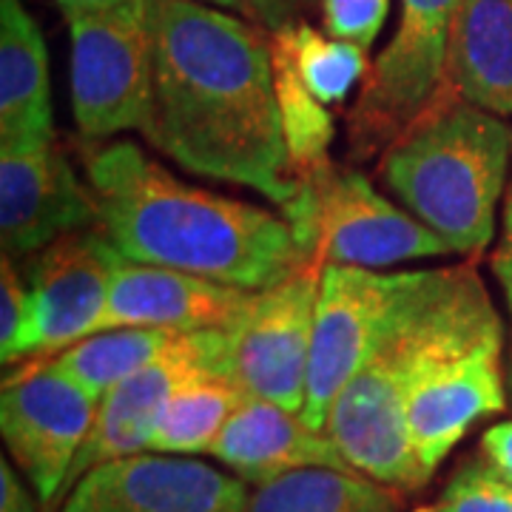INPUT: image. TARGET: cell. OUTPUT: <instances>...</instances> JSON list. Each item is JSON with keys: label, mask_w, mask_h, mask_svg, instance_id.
I'll use <instances>...</instances> for the list:
<instances>
[{"label": "cell", "mask_w": 512, "mask_h": 512, "mask_svg": "<svg viewBox=\"0 0 512 512\" xmlns=\"http://www.w3.org/2000/svg\"><path fill=\"white\" fill-rule=\"evenodd\" d=\"M399 493L362 473L296 470L254 487L245 512H396Z\"/></svg>", "instance_id": "44dd1931"}, {"label": "cell", "mask_w": 512, "mask_h": 512, "mask_svg": "<svg viewBox=\"0 0 512 512\" xmlns=\"http://www.w3.org/2000/svg\"><path fill=\"white\" fill-rule=\"evenodd\" d=\"M507 390H510V399H512V359H510V367H507Z\"/></svg>", "instance_id": "d6a6232c"}, {"label": "cell", "mask_w": 512, "mask_h": 512, "mask_svg": "<svg viewBox=\"0 0 512 512\" xmlns=\"http://www.w3.org/2000/svg\"><path fill=\"white\" fill-rule=\"evenodd\" d=\"M245 399L248 396L237 384H231L217 373L194 376L165 399L154 424L148 453H163V456L211 453L222 427Z\"/></svg>", "instance_id": "ffe728a7"}, {"label": "cell", "mask_w": 512, "mask_h": 512, "mask_svg": "<svg viewBox=\"0 0 512 512\" xmlns=\"http://www.w3.org/2000/svg\"><path fill=\"white\" fill-rule=\"evenodd\" d=\"M174 336L177 333L157 328L103 330L74 342L72 348L60 350L57 356H49V362L100 402L131 373L148 365Z\"/></svg>", "instance_id": "7402d4cb"}, {"label": "cell", "mask_w": 512, "mask_h": 512, "mask_svg": "<svg viewBox=\"0 0 512 512\" xmlns=\"http://www.w3.org/2000/svg\"><path fill=\"white\" fill-rule=\"evenodd\" d=\"M419 512H512V481L473 456L458 464L439 498Z\"/></svg>", "instance_id": "d4e9b609"}, {"label": "cell", "mask_w": 512, "mask_h": 512, "mask_svg": "<svg viewBox=\"0 0 512 512\" xmlns=\"http://www.w3.org/2000/svg\"><path fill=\"white\" fill-rule=\"evenodd\" d=\"M154 32L151 146L205 180L288 208L299 194L279 123L271 37L200 0H148Z\"/></svg>", "instance_id": "6da1fadb"}, {"label": "cell", "mask_w": 512, "mask_h": 512, "mask_svg": "<svg viewBox=\"0 0 512 512\" xmlns=\"http://www.w3.org/2000/svg\"><path fill=\"white\" fill-rule=\"evenodd\" d=\"M72 114L86 140L146 126L154 94V32L148 0L69 20Z\"/></svg>", "instance_id": "ba28073f"}, {"label": "cell", "mask_w": 512, "mask_h": 512, "mask_svg": "<svg viewBox=\"0 0 512 512\" xmlns=\"http://www.w3.org/2000/svg\"><path fill=\"white\" fill-rule=\"evenodd\" d=\"M200 3L217 6V9H225L237 18L248 20L265 35H274L285 26L299 23L302 12L311 6V0H200Z\"/></svg>", "instance_id": "83f0119b"}, {"label": "cell", "mask_w": 512, "mask_h": 512, "mask_svg": "<svg viewBox=\"0 0 512 512\" xmlns=\"http://www.w3.org/2000/svg\"><path fill=\"white\" fill-rule=\"evenodd\" d=\"M447 86L478 109L512 117V0H461L447 43Z\"/></svg>", "instance_id": "d6986e66"}, {"label": "cell", "mask_w": 512, "mask_h": 512, "mask_svg": "<svg viewBox=\"0 0 512 512\" xmlns=\"http://www.w3.org/2000/svg\"><path fill=\"white\" fill-rule=\"evenodd\" d=\"M89 228H100L97 197L55 143L0 151L3 256L37 254L55 239Z\"/></svg>", "instance_id": "4fadbf2b"}, {"label": "cell", "mask_w": 512, "mask_h": 512, "mask_svg": "<svg viewBox=\"0 0 512 512\" xmlns=\"http://www.w3.org/2000/svg\"><path fill=\"white\" fill-rule=\"evenodd\" d=\"M478 456L484 458L498 476L512 481V421L493 424V427L481 436Z\"/></svg>", "instance_id": "f1b7e54d"}, {"label": "cell", "mask_w": 512, "mask_h": 512, "mask_svg": "<svg viewBox=\"0 0 512 512\" xmlns=\"http://www.w3.org/2000/svg\"><path fill=\"white\" fill-rule=\"evenodd\" d=\"M55 143L49 52L20 0H0V151Z\"/></svg>", "instance_id": "ac0fdd59"}, {"label": "cell", "mask_w": 512, "mask_h": 512, "mask_svg": "<svg viewBox=\"0 0 512 512\" xmlns=\"http://www.w3.org/2000/svg\"><path fill=\"white\" fill-rule=\"evenodd\" d=\"M493 274L512 313V185L507 194V205H504V234H501V242L493 254Z\"/></svg>", "instance_id": "4dcf8cb0"}, {"label": "cell", "mask_w": 512, "mask_h": 512, "mask_svg": "<svg viewBox=\"0 0 512 512\" xmlns=\"http://www.w3.org/2000/svg\"><path fill=\"white\" fill-rule=\"evenodd\" d=\"M319 282L322 268L311 262L276 288L251 293L222 328H208L214 373L237 384L248 399L302 416Z\"/></svg>", "instance_id": "8992f818"}, {"label": "cell", "mask_w": 512, "mask_h": 512, "mask_svg": "<svg viewBox=\"0 0 512 512\" xmlns=\"http://www.w3.org/2000/svg\"><path fill=\"white\" fill-rule=\"evenodd\" d=\"M202 373H214L208 330L177 333L148 365L109 390L97 404L92 430L74 458L60 501L94 467L146 453L165 399Z\"/></svg>", "instance_id": "5bb4252c"}, {"label": "cell", "mask_w": 512, "mask_h": 512, "mask_svg": "<svg viewBox=\"0 0 512 512\" xmlns=\"http://www.w3.org/2000/svg\"><path fill=\"white\" fill-rule=\"evenodd\" d=\"M322 26L330 37L370 49L382 32L390 0H319Z\"/></svg>", "instance_id": "4316f807"}, {"label": "cell", "mask_w": 512, "mask_h": 512, "mask_svg": "<svg viewBox=\"0 0 512 512\" xmlns=\"http://www.w3.org/2000/svg\"><path fill=\"white\" fill-rule=\"evenodd\" d=\"M504 328L441 348L416 373L407 396V424L421 467L433 476L476 421L507 407L501 367Z\"/></svg>", "instance_id": "8fae6325"}, {"label": "cell", "mask_w": 512, "mask_h": 512, "mask_svg": "<svg viewBox=\"0 0 512 512\" xmlns=\"http://www.w3.org/2000/svg\"><path fill=\"white\" fill-rule=\"evenodd\" d=\"M282 214L319 268L379 271L396 262L453 254L436 231L379 194L362 171L345 165L328 163L302 177L296 200Z\"/></svg>", "instance_id": "5b68a950"}, {"label": "cell", "mask_w": 512, "mask_h": 512, "mask_svg": "<svg viewBox=\"0 0 512 512\" xmlns=\"http://www.w3.org/2000/svg\"><path fill=\"white\" fill-rule=\"evenodd\" d=\"M413 276L416 271L379 274L350 265L322 268L302 407V419L313 430H325V419L336 396L376 348L390 316L399 308L404 293L410 291Z\"/></svg>", "instance_id": "9c48e42d"}, {"label": "cell", "mask_w": 512, "mask_h": 512, "mask_svg": "<svg viewBox=\"0 0 512 512\" xmlns=\"http://www.w3.org/2000/svg\"><path fill=\"white\" fill-rule=\"evenodd\" d=\"M100 231L128 262L268 291L311 265L285 214L183 183L134 143L86 151Z\"/></svg>", "instance_id": "7a4b0ae2"}, {"label": "cell", "mask_w": 512, "mask_h": 512, "mask_svg": "<svg viewBox=\"0 0 512 512\" xmlns=\"http://www.w3.org/2000/svg\"><path fill=\"white\" fill-rule=\"evenodd\" d=\"M512 128L453 89L382 154L384 185L453 254L478 256L495 234Z\"/></svg>", "instance_id": "277c9868"}, {"label": "cell", "mask_w": 512, "mask_h": 512, "mask_svg": "<svg viewBox=\"0 0 512 512\" xmlns=\"http://www.w3.org/2000/svg\"><path fill=\"white\" fill-rule=\"evenodd\" d=\"M268 37L271 46L291 60L308 92L325 106L345 103L353 86L370 72L367 49L330 37L328 32H319L302 20Z\"/></svg>", "instance_id": "603a6c76"}, {"label": "cell", "mask_w": 512, "mask_h": 512, "mask_svg": "<svg viewBox=\"0 0 512 512\" xmlns=\"http://www.w3.org/2000/svg\"><path fill=\"white\" fill-rule=\"evenodd\" d=\"M97 404L49 359H32L3 382L0 433L43 507L60 501Z\"/></svg>", "instance_id": "30bf717a"}, {"label": "cell", "mask_w": 512, "mask_h": 512, "mask_svg": "<svg viewBox=\"0 0 512 512\" xmlns=\"http://www.w3.org/2000/svg\"><path fill=\"white\" fill-rule=\"evenodd\" d=\"M461 0H402L393 40L370 63L350 111V154L387 151L439 103L447 86V43Z\"/></svg>", "instance_id": "52a82bcc"}, {"label": "cell", "mask_w": 512, "mask_h": 512, "mask_svg": "<svg viewBox=\"0 0 512 512\" xmlns=\"http://www.w3.org/2000/svg\"><path fill=\"white\" fill-rule=\"evenodd\" d=\"M120 259L97 228L66 234L32 254L23 279L35 305L37 359L57 356L92 336L106 311Z\"/></svg>", "instance_id": "9a60e30c"}, {"label": "cell", "mask_w": 512, "mask_h": 512, "mask_svg": "<svg viewBox=\"0 0 512 512\" xmlns=\"http://www.w3.org/2000/svg\"><path fill=\"white\" fill-rule=\"evenodd\" d=\"M60 6V12L66 15V20L80 18V15H97V12H109V9H117L128 0H55Z\"/></svg>", "instance_id": "1f68e13d"}, {"label": "cell", "mask_w": 512, "mask_h": 512, "mask_svg": "<svg viewBox=\"0 0 512 512\" xmlns=\"http://www.w3.org/2000/svg\"><path fill=\"white\" fill-rule=\"evenodd\" d=\"M251 293L256 291H242L174 268L120 259L106 311L94 333L117 328H157L171 333L222 328L237 316Z\"/></svg>", "instance_id": "2e32d148"}, {"label": "cell", "mask_w": 512, "mask_h": 512, "mask_svg": "<svg viewBox=\"0 0 512 512\" xmlns=\"http://www.w3.org/2000/svg\"><path fill=\"white\" fill-rule=\"evenodd\" d=\"M501 328L493 299L473 265L416 271L365 365L325 419V433L350 467L396 493L430 481L413 450L407 396L421 365L441 348Z\"/></svg>", "instance_id": "3957f363"}, {"label": "cell", "mask_w": 512, "mask_h": 512, "mask_svg": "<svg viewBox=\"0 0 512 512\" xmlns=\"http://www.w3.org/2000/svg\"><path fill=\"white\" fill-rule=\"evenodd\" d=\"M35 495L23 487L20 476L6 458H0V512H40Z\"/></svg>", "instance_id": "f546056e"}, {"label": "cell", "mask_w": 512, "mask_h": 512, "mask_svg": "<svg viewBox=\"0 0 512 512\" xmlns=\"http://www.w3.org/2000/svg\"><path fill=\"white\" fill-rule=\"evenodd\" d=\"M211 456L251 487L313 467L356 473L325 430H313L299 413L265 399L239 404L214 441Z\"/></svg>", "instance_id": "e0dca14e"}, {"label": "cell", "mask_w": 512, "mask_h": 512, "mask_svg": "<svg viewBox=\"0 0 512 512\" xmlns=\"http://www.w3.org/2000/svg\"><path fill=\"white\" fill-rule=\"evenodd\" d=\"M271 55H274L276 103H279V123H282V137L288 148V163H291L293 177L302 180L316 168L330 163L328 151L336 137V123L330 117L328 106L308 92V86L296 74L291 60L274 46H271Z\"/></svg>", "instance_id": "cb8c5ba5"}, {"label": "cell", "mask_w": 512, "mask_h": 512, "mask_svg": "<svg viewBox=\"0 0 512 512\" xmlns=\"http://www.w3.org/2000/svg\"><path fill=\"white\" fill-rule=\"evenodd\" d=\"M0 359L3 365L37 359L35 305L12 256H3L0 265Z\"/></svg>", "instance_id": "484cf974"}, {"label": "cell", "mask_w": 512, "mask_h": 512, "mask_svg": "<svg viewBox=\"0 0 512 512\" xmlns=\"http://www.w3.org/2000/svg\"><path fill=\"white\" fill-rule=\"evenodd\" d=\"M248 481L188 456L117 458L89 470L60 512H245Z\"/></svg>", "instance_id": "7c38bea8"}]
</instances>
